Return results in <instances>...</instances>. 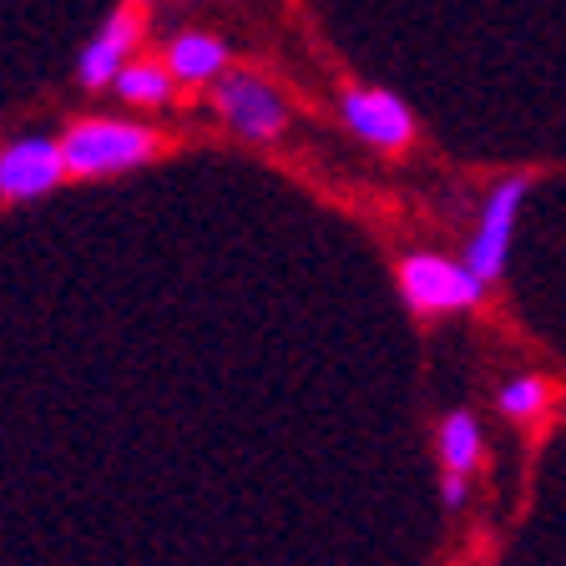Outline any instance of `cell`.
I'll use <instances>...</instances> for the list:
<instances>
[{"instance_id":"obj_1","label":"cell","mask_w":566,"mask_h":566,"mask_svg":"<svg viewBox=\"0 0 566 566\" xmlns=\"http://www.w3.org/2000/svg\"><path fill=\"white\" fill-rule=\"evenodd\" d=\"M66 153V172L76 177H102V172H127V167L147 163L157 153V137L137 122H76L61 142Z\"/></svg>"},{"instance_id":"obj_2","label":"cell","mask_w":566,"mask_h":566,"mask_svg":"<svg viewBox=\"0 0 566 566\" xmlns=\"http://www.w3.org/2000/svg\"><path fill=\"white\" fill-rule=\"evenodd\" d=\"M400 289L420 314H455V308H475L485 298V279L471 263H450L436 253H410L400 263Z\"/></svg>"},{"instance_id":"obj_3","label":"cell","mask_w":566,"mask_h":566,"mask_svg":"<svg viewBox=\"0 0 566 566\" xmlns=\"http://www.w3.org/2000/svg\"><path fill=\"white\" fill-rule=\"evenodd\" d=\"M531 192V177H506V182H495L491 198H485L481 208V223H475L471 233V248H465V263H471L475 273H481L485 283L501 279V269H506V253H511V233H516V212L521 202H526Z\"/></svg>"},{"instance_id":"obj_4","label":"cell","mask_w":566,"mask_h":566,"mask_svg":"<svg viewBox=\"0 0 566 566\" xmlns=\"http://www.w3.org/2000/svg\"><path fill=\"white\" fill-rule=\"evenodd\" d=\"M218 112L228 117V127L238 137H253V142H273L283 132V122H289L279 92L269 82H259V76H248V71L218 82Z\"/></svg>"},{"instance_id":"obj_5","label":"cell","mask_w":566,"mask_h":566,"mask_svg":"<svg viewBox=\"0 0 566 566\" xmlns=\"http://www.w3.org/2000/svg\"><path fill=\"white\" fill-rule=\"evenodd\" d=\"M61 177H66L61 142L25 137L0 153V192H6V198H41V192L56 188Z\"/></svg>"},{"instance_id":"obj_6","label":"cell","mask_w":566,"mask_h":566,"mask_svg":"<svg viewBox=\"0 0 566 566\" xmlns=\"http://www.w3.org/2000/svg\"><path fill=\"white\" fill-rule=\"evenodd\" d=\"M344 122L365 142H375V147H405V142L415 137L410 106H405L400 96L379 92V86H365V92L344 96Z\"/></svg>"},{"instance_id":"obj_7","label":"cell","mask_w":566,"mask_h":566,"mask_svg":"<svg viewBox=\"0 0 566 566\" xmlns=\"http://www.w3.org/2000/svg\"><path fill=\"white\" fill-rule=\"evenodd\" d=\"M137 35H142V15L132 11V6L112 15V21L102 25V35H96L92 46L82 51V61H76V76H82V86L117 82V71L127 66V51L137 46Z\"/></svg>"},{"instance_id":"obj_8","label":"cell","mask_w":566,"mask_h":566,"mask_svg":"<svg viewBox=\"0 0 566 566\" xmlns=\"http://www.w3.org/2000/svg\"><path fill=\"white\" fill-rule=\"evenodd\" d=\"M436 446H440V465H446V471L471 475L475 465H481V446H485V440H481V424H475V415H465V410L446 415V424H440Z\"/></svg>"},{"instance_id":"obj_9","label":"cell","mask_w":566,"mask_h":566,"mask_svg":"<svg viewBox=\"0 0 566 566\" xmlns=\"http://www.w3.org/2000/svg\"><path fill=\"white\" fill-rule=\"evenodd\" d=\"M223 61H228V51L212 35H177L172 51H167V66H172L177 82H212L223 71Z\"/></svg>"},{"instance_id":"obj_10","label":"cell","mask_w":566,"mask_h":566,"mask_svg":"<svg viewBox=\"0 0 566 566\" xmlns=\"http://www.w3.org/2000/svg\"><path fill=\"white\" fill-rule=\"evenodd\" d=\"M117 92L137 106H157L172 96V66H157V61H132L117 71Z\"/></svg>"},{"instance_id":"obj_11","label":"cell","mask_w":566,"mask_h":566,"mask_svg":"<svg viewBox=\"0 0 566 566\" xmlns=\"http://www.w3.org/2000/svg\"><path fill=\"white\" fill-rule=\"evenodd\" d=\"M546 400H552V385H546L542 375H516L501 389V415H511V420H536V415L546 410Z\"/></svg>"},{"instance_id":"obj_12","label":"cell","mask_w":566,"mask_h":566,"mask_svg":"<svg viewBox=\"0 0 566 566\" xmlns=\"http://www.w3.org/2000/svg\"><path fill=\"white\" fill-rule=\"evenodd\" d=\"M440 495H446V506H460V501H465V475L446 471V485H440Z\"/></svg>"}]
</instances>
